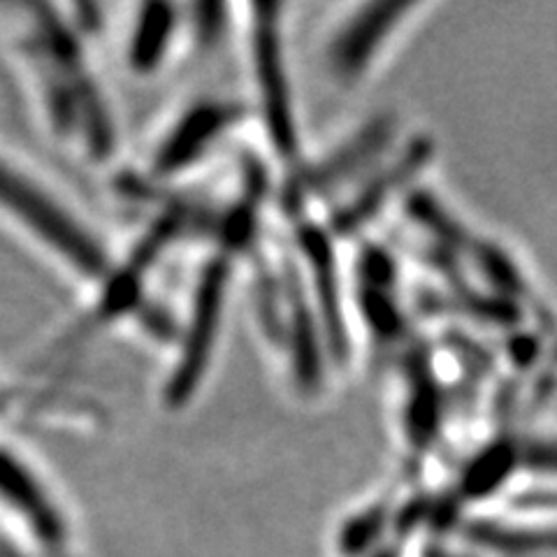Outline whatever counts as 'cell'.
<instances>
[{
	"instance_id": "6",
	"label": "cell",
	"mask_w": 557,
	"mask_h": 557,
	"mask_svg": "<svg viewBox=\"0 0 557 557\" xmlns=\"http://www.w3.org/2000/svg\"><path fill=\"white\" fill-rule=\"evenodd\" d=\"M0 504L22 516L45 546H61L65 522L54 497L49 495L38 469L24 453L3 440H0Z\"/></svg>"
},
{
	"instance_id": "5",
	"label": "cell",
	"mask_w": 557,
	"mask_h": 557,
	"mask_svg": "<svg viewBox=\"0 0 557 557\" xmlns=\"http://www.w3.org/2000/svg\"><path fill=\"white\" fill-rule=\"evenodd\" d=\"M249 12V54L260 114L276 151L288 156L295 149V124L284 63L282 16H276L282 8L251 5Z\"/></svg>"
},
{
	"instance_id": "8",
	"label": "cell",
	"mask_w": 557,
	"mask_h": 557,
	"mask_svg": "<svg viewBox=\"0 0 557 557\" xmlns=\"http://www.w3.org/2000/svg\"><path fill=\"white\" fill-rule=\"evenodd\" d=\"M0 399H5V393H3V383H0Z\"/></svg>"
},
{
	"instance_id": "7",
	"label": "cell",
	"mask_w": 557,
	"mask_h": 557,
	"mask_svg": "<svg viewBox=\"0 0 557 557\" xmlns=\"http://www.w3.org/2000/svg\"><path fill=\"white\" fill-rule=\"evenodd\" d=\"M186 8L174 3L139 5L128 24L124 61L135 77H156L170 65L186 35Z\"/></svg>"
},
{
	"instance_id": "2",
	"label": "cell",
	"mask_w": 557,
	"mask_h": 557,
	"mask_svg": "<svg viewBox=\"0 0 557 557\" xmlns=\"http://www.w3.org/2000/svg\"><path fill=\"white\" fill-rule=\"evenodd\" d=\"M0 223L79 286L96 290L116 263L96 225L5 149H0Z\"/></svg>"
},
{
	"instance_id": "4",
	"label": "cell",
	"mask_w": 557,
	"mask_h": 557,
	"mask_svg": "<svg viewBox=\"0 0 557 557\" xmlns=\"http://www.w3.org/2000/svg\"><path fill=\"white\" fill-rule=\"evenodd\" d=\"M244 114L247 112L228 98L212 96L188 102L156 139L147 159V180L161 186L194 172L242 124Z\"/></svg>"
},
{
	"instance_id": "1",
	"label": "cell",
	"mask_w": 557,
	"mask_h": 557,
	"mask_svg": "<svg viewBox=\"0 0 557 557\" xmlns=\"http://www.w3.org/2000/svg\"><path fill=\"white\" fill-rule=\"evenodd\" d=\"M8 10V49L40 126L82 161L114 159L116 119L96 77L82 22L65 8L47 3Z\"/></svg>"
},
{
	"instance_id": "3",
	"label": "cell",
	"mask_w": 557,
	"mask_h": 557,
	"mask_svg": "<svg viewBox=\"0 0 557 557\" xmlns=\"http://www.w3.org/2000/svg\"><path fill=\"white\" fill-rule=\"evenodd\" d=\"M235 251V247L221 242L202 260L196 284L190 288L188 307L180 321V335L172 346L170 368L161 383V403L170 413L186 411L194 405L212 372L231 302Z\"/></svg>"
}]
</instances>
